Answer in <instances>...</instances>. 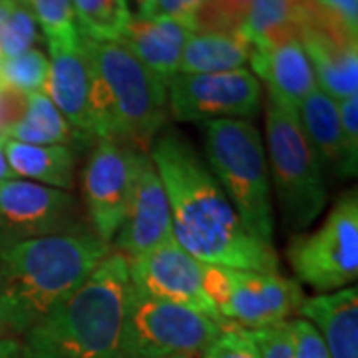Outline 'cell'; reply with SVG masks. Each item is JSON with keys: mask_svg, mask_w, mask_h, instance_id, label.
I'll return each mask as SVG.
<instances>
[{"mask_svg": "<svg viewBox=\"0 0 358 358\" xmlns=\"http://www.w3.org/2000/svg\"><path fill=\"white\" fill-rule=\"evenodd\" d=\"M265 138L271 189L285 227L305 231L320 217L329 199L324 169L301 129L294 112L265 103Z\"/></svg>", "mask_w": 358, "mask_h": 358, "instance_id": "cell-6", "label": "cell"}, {"mask_svg": "<svg viewBox=\"0 0 358 358\" xmlns=\"http://www.w3.org/2000/svg\"><path fill=\"white\" fill-rule=\"evenodd\" d=\"M4 155L14 178L70 192L76 178V152L72 145H32L4 140Z\"/></svg>", "mask_w": 358, "mask_h": 358, "instance_id": "cell-20", "label": "cell"}, {"mask_svg": "<svg viewBox=\"0 0 358 358\" xmlns=\"http://www.w3.org/2000/svg\"><path fill=\"white\" fill-rule=\"evenodd\" d=\"M203 281L219 317L245 331L289 320L305 301L299 281L281 273L205 265Z\"/></svg>", "mask_w": 358, "mask_h": 358, "instance_id": "cell-9", "label": "cell"}, {"mask_svg": "<svg viewBox=\"0 0 358 358\" xmlns=\"http://www.w3.org/2000/svg\"><path fill=\"white\" fill-rule=\"evenodd\" d=\"M136 150L100 140L82 171V199L92 233L112 243L128 209Z\"/></svg>", "mask_w": 358, "mask_h": 358, "instance_id": "cell-11", "label": "cell"}, {"mask_svg": "<svg viewBox=\"0 0 358 358\" xmlns=\"http://www.w3.org/2000/svg\"><path fill=\"white\" fill-rule=\"evenodd\" d=\"M253 0H203L195 32L241 34Z\"/></svg>", "mask_w": 358, "mask_h": 358, "instance_id": "cell-28", "label": "cell"}, {"mask_svg": "<svg viewBox=\"0 0 358 358\" xmlns=\"http://www.w3.org/2000/svg\"><path fill=\"white\" fill-rule=\"evenodd\" d=\"M336 108H338V122L343 129L346 152L350 159L358 164V96L338 100Z\"/></svg>", "mask_w": 358, "mask_h": 358, "instance_id": "cell-32", "label": "cell"}, {"mask_svg": "<svg viewBox=\"0 0 358 358\" xmlns=\"http://www.w3.org/2000/svg\"><path fill=\"white\" fill-rule=\"evenodd\" d=\"M176 241L164 183L148 152L136 150L128 209L114 237L115 253L128 259L145 255Z\"/></svg>", "mask_w": 358, "mask_h": 358, "instance_id": "cell-14", "label": "cell"}, {"mask_svg": "<svg viewBox=\"0 0 358 358\" xmlns=\"http://www.w3.org/2000/svg\"><path fill=\"white\" fill-rule=\"evenodd\" d=\"M0 138H4V136H2V131H0Z\"/></svg>", "mask_w": 358, "mask_h": 358, "instance_id": "cell-40", "label": "cell"}, {"mask_svg": "<svg viewBox=\"0 0 358 358\" xmlns=\"http://www.w3.org/2000/svg\"><path fill=\"white\" fill-rule=\"evenodd\" d=\"M301 0H253L243 34L251 48H268L299 34Z\"/></svg>", "mask_w": 358, "mask_h": 358, "instance_id": "cell-23", "label": "cell"}, {"mask_svg": "<svg viewBox=\"0 0 358 358\" xmlns=\"http://www.w3.org/2000/svg\"><path fill=\"white\" fill-rule=\"evenodd\" d=\"M48 48L50 60L44 94L50 98L78 136L96 140L92 115V68L82 48V40L78 46L48 44Z\"/></svg>", "mask_w": 358, "mask_h": 358, "instance_id": "cell-15", "label": "cell"}, {"mask_svg": "<svg viewBox=\"0 0 358 358\" xmlns=\"http://www.w3.org/2000/svg\"><path fill=\"white\" fill-rule=\"evenodd\" d=\"M48 78V56L38 48L14 58H0V84L20 94L44 92Z\"/></svg>", "mask_w": 358, "mask_h": 358, "instance_id": "cell-27", "label": "cell"}, {"mask_svg": "<svg viewBox=\"0 0 358 358\" xmlns=\"http://www.w3.org/2000/svg\"><path fill=\"white\" fill-rule=\"evenodd\" d=\"M251 60V44L243 34L192 32L181 52L179 74H219L241 70Z\"/></svg>", "mask_w": 358, "mask_h": 358, "instance_id": "cell-21", "label": "cell"}, {"mask_svg": "<svg viewBox=\"0 0 358 358\" xmlns=\"http://www.w3.org/2000/svg\"><path fill=\"white\" fill-rule=\"evenodd\" d=\"M38 40L36 18L24 0L0 2V50L2 58H14L32 50Z\"/></svg>", "mask_w": 358, "mask_h": 358, "instance_id": "cell-25", "label": "cell"}, {"mask_svg": "<svg viewBox=\"0 0 358 358\" xmlns=\"http://www.w3.org/2000/svg\"><path fill=\"white\" fill-rule=\"evenodd\" d=\"M199 358H261L249 331L227 327Z\"/></svg>", "mask_w": 358, "mask_h": 358, "instance_id": "cell-30", "label": "cell"}, {"mask_svg": "<svg viewBox=\"0 0 358 358\" xmlns=\"http://www.w3.org/2000/svg\"><path fill=\"white\" fill-rule=\"evenodd\" d=\"M203 0H155V16L171 18L195 32L197 14Z\"/></svg>", "mask_w": 358, "mask_h": 358, "instance_id": "cell-33", "label": "cell"}, {"mask_svg": "<svg viewBox=\"0 0 358 358\" xmlns=\"http://www.w3.org/2000/svg\"><path fill=\"white\" fill-rule=\"evenodd\" d=\"M110 253V245L92 231L4 241L0 245V308L6 333H28Z\"/></svg>", "mask_w": 358, "mask_h": 358, "instance_id": "cell-2", "label": "cell"}, {"mask_svg": "<svg viewBox=\"0 0 358 358\" xmlns=\"http://www.w3.org/2000/svg\"><path fill=\"white\" fill-rule=\"evenodd\" d=\"M138 6V16L143 18H152L155 16V0H134Z\"/></svg>", "mask_w": 358, "mask_h": 358, "instance_id": "cell-37", "label": "cell"}, {"mask_svg": "<svg viewBox=\"0 0 358 358\" xmlns=\"http://www.w3.org/2000/svg\"><path fill=\"white\" fill-rule=\"evenodd\" d=\"M24 2H26V0H24Z\"/></svg>", "mask_w": 358, "mask_h": 358, "instance_id": "cell-43", "label": "cell"}, {"mask_svg": "<svg viewBox=\"0 0 358 358\" xmlns=\"http://www.w3.org/2000/svg\"><path fill=\"white\" fill-rule=\"evenodd\" d=\"M296 315L319 331L331 357L358 358V291L355 287L305 296Z\"/></svg>", "mask_w": 358, "mask_h": 358, "instance_id": "cell-19", "label": "cell"}, {"mask_svg": "<svg viewBox=\"0 0 358 358\" xmlns=\"http://www.w3.org/2000/svg\"><path fill=\"white\" fill-rule=\"evenodd\" d=\"M203 145L205 164L245 227L261 241L273 245V192L259 129L251 120L205 122Z\"/></svg>", "mask_w": 358, "mask_h": 358, "instance_id": "cell-5", "label": "cell"}, {"mask_svg": "<svg viewBox=\"0 0 358 358\" xmlns=\"http://www.w3.org/2000/svg\"><path fill=\"white\" fill-rule=\"evenodd\" d=\"M80 36L94 42H120L129 20L128 0H72Z\"/></svg>", "mask_w": 358, "mask_h": 358, "instance_id": "cell-24", "label": "cell"}, {"mask_svg": "<svg viewBox=\"0 0 358 358\" xmlns=\"http://www.w3.org/2000/svg\"><path fill=\"white\" fill-rule=\"evenodd\" d=\"M4 140H6V138H0V183H4V181H8V179H14L13 169L8 167L6 155H4Z\"/></svg>", "mask_w": 358, "mask_h": 358, "instance_id": "cell-36", "label": "cell"}, {"mask_svg": "<svg viewBox=\"0 0 358 358\" xmlns=\"http://www.w3.org/2000/svg\"><path fill=\"white\" fill-rule=\"evenodd\" d=\"M296 117L322 169L338 179L355 178L358 164L346 152L338 108L333 98L317 88L299 106Z\"/></svg>", "mask_w": 358, "mask_h": 358, "instance_id": "cell-18", "label": "cell"}, {"mask_svg": "<svg viewBox=\"0 0 358 358\" xmlns=\"http://www.w3.org/2000/svg\"><path fill=\"white\" fill-rule=\"evenodd\" d=\"M30 10L40 24L48 44L78 46L80 32L76 26L72 0H26Z\"/></svg>", "mask_w": 358, "mask_h": 358, "instance_id": "cell-26", "label": "cell"}, {"mask_svg": "<svg viewBox=\"0 0 358 358\" xmlns=\"http://www.w3.org/2000/svg\"><path fill=\"white\" fill-rule=\"evenodd\" d=\"M205 263L183 251L178 241L162 245L145 255L128 259L129 285L140 293L203 313L227 324L205 291ZM231 327V324H229Z\"/></svg>", "mask_w": 358, "mask_h": 358, "instance_id": "cell-13", "label": "cell"}, {"mask_svg": "<svg viewBox=\"0 0 358 358\" xmlns=\"http://www.w3.org/2000/svg\"><path fill=\"white\" fill-rule=\"evenodd\" d=\"M261 82L247 68L219 74H176L167 110L178 122L251 120L261 110Z\"/></svg>", "mask_w": 358, "mask_h": 358, "instance_id": "cell-10", "label": "cell"}, {"mask_svg": "<svg viewBox=\"0 0 358 358\" xmlns=\"http://www.w3.org/2000/svg\"><path fill=\"white\" fill-rule=\"evenodd\" d=\"M78 134L44 92L26 96V112L4 138L32 145H72Z\"/></svg>", "mask_w": 358, "mask_h": 358, "instance_id": "cell-22", "label": "cell"}, {"mask_svg": "<svg viewBox=\"0 0 358 358\" xmlns=\"http://www.w3.org/2000/svg\"><path fill=\"white\" fill-rule=\"evenodd\" d=\"M192 30L164 16H131L122 44L141 64L164 82L179 74L181 52Z\"/></svg>", "mask_w": 358, "mask_h": 358, "instance_id": "cell-17", "label": "cell"}, {"mask_svg": "<svg viewBox=\"0 0 358 358\" xmlns=\"http://www.w3.org/2000/svg\"><path fill=\"white\" fill-rule=\"evenodd\" d=\"M0 358H28L24 346L14 338H0Z\"/></svg>", "mask_w": 358, "mask_h": 358, "instance_id": "cell-35", "label": "cell"}, {"mask_svg": "<svg viewBox=\"0 0 358 358\" xmlns=\"http://www.w3.org/2000/svg\"><path fill=\"white\" fill-rule=\"evenodd\" d=\"M249 64L255 68L257 80L267 84L268 100L282 110L296 114L305 98L317 90L315 72L296 38L268 48H251Z\"/></svg>", "mask_w": 358, "mask_h": 358, "instance_id": "cell-16", "label": "cell"}, {"mask_svg": "<svg viewBox=\"0 0 358 358\" xmlns=\"http://www.w3.org/2000/svg\"><path fill=\"white\" fill-rule=\"evenodd\" d=\"M0 58H2V50H0Z\"/></svg>", "mask_w": 358, "mask_h": 358, "instance_id": "cell-41", "label": "cell"}, {"mask_svg": "<svg viewBox=\"0 0 358 358\" xmlns=\"http://www.w3.org/2000/svg\"><path fill=\"white\" fill-rule=\"evenodd\" d=\"M171 358H199V357H171Z\"/></svg>", "mask_w": 358, "mask_h": 358, "instance_id": "cell-39", "label": "cell"}, {"mask_svg": "<svg viewBox=\"0 0 358 358\" xmlns=\"http://www.w3.org/2000/svg\"><path fill=\"white\" fill-rule=\"evenodd\" d=\"M128 261L112 251L20 341L28 358H126Z\"/></svg>", "mask_w": 358, "mask_h": 358, "instance_id": "cell-3", "label": "cell"}, {"mask_svg": "<svg viewBox=\"0 0 358 358\" xmlns=\"http://www.w3.org/2000/svg\"><path fill=\"white\" fill-rule=\"evenodd\" d=\"M229 324L203 313L154 299L131 285L126 299V358L201 357Z\"/></svg>", "mask_w": 358, "mask_h": 358, "instance_id": "cell-7", "label": "cell"}, {"mask_svg": "<svg viewBox=\"0 0 358 358\" xmlns=\"http://www.w3.org/2000/svg\"><path fill=\"white\" fill-rule=\"evenodd\" d=\"M287 261L296 281L317 293H333L350 287L358 277V195L345 192L329 215L310 233H296Z\"/></svg>", "mask_w": 358, "mask_h": 358, "instance_id": "cell-8", "label": "cell"}, {"mask_svg": "<svg viewBox=\"0 0 358 358\" xmlns=\"http://www.w3.org/2000/svg\"><path fill=\"white\" fill-rule=\"evenodd\" d=\"M296 358H333L319 331L305 319L291 320Z\"/></svg>", "mask_w": 358, "mask_h": 358, "instance_id": "cell-31", "label": "cell"}, {"mask_svg": "<svg viewBox=\"0 0 358 358\" xmlns=\"http://www.w3.org/2000/svg\"><path fill=\"white\" fill-rule=\"evenodd\" d=\"M148 154L164 183L173 237L183 251L205 265L279 273L273 245L245 227L201 155L181 134H159Z\"/></svg>", "mask_w": 358, "mask_h": 358, "instance_id": "cell-1", "label": "cell"}, {"mask_svg": "<svg viewBox=\"0 0 358 358\" xmlns=\"http://www.w3.org/2000/svg\"><path fill=\"white\" fill-rule=\"evenodd\" d=\"M0 338H6V327H4V320H2V308H0Z\"/></svg>", "mask_w": 358, "mask_h": 358, "instance_id": "cell-38", "label": "cell"}, {"mask_svg": "<svg viewBox=\"0 0 358 358\" xmlns=\"http://www.w3.org/2000/svg\"><path fill=\"white\" fill-rule=\"evenodd\" d=\"M0 2H2V0H0Z\"/></svg>", "mask_w": 358, "mask_h": 358, "instance_id": "cell-42", "label": "cell"}, {"mask_svg": "<svg viewBox=\"0 0 358 358\" xmlns=\"http://www.w3.org/2000/svg\"><path fill=\"white\" fill-rule=\"evenodd\" d=\"M80 207L72 193L26 179L0 183V231L10 239H32L80 229Z\"/></svg>", "mask_w": 358, "mask_h": 358, "instance_id": "cell-12", "label": "cell"}, {"mask_svg": "<svg viewBox=\"0 0 358 358\" xmlns=\"http://www.w3.org/2000/svg\"><path fill=\"white\" fill-rule=\"evenodd\" d=\"M336 22L358 36V0H317Z\"/></svg>", "mask_w": 358, "mask_h": 358, "instance_id": "cell-34", "label": "cell"}, {"mask_svg": "<svg viewBox=\"0 0 358 358\" xmlns=\"http://www.w3.org/2000/svg\"><path fill=\"white\" fill-rule=\"evenodd\" d=\"M261 358H296L291 320L249 331Z\"/></svg>", "mask_w": 358, "mask_h": 358, "instance_id": "cell-29", "label": "cell"}, {"mask_svg": "<svg viewBox=\"0 0 358 358\" xmlns=\"http://www.w3.org/2000/svg\"><path fill=\"white\" fill-rule=\"evenodd\" d=\"M92 68V115L96 141H115L150 152L166 128L167 84L117 42L82 36Z\"/></svg>", "mask_w": 358, "mask_h": 358, "instance_id": "cell-4", "label": "cell"}]
</instances>
